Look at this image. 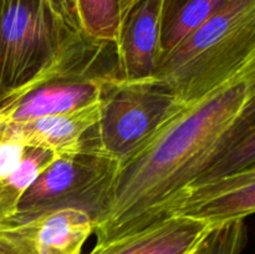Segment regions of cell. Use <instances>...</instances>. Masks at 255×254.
Listing matches in <instances>:
<instances>
[{"mask_svg": "<svg viewBox=\"0 0 255 254\" xmlns=\"http://www.w3.org/2000/svg\"><path fill=\"white\" fill-rule=\"evenodd\" d=\"M255 90V62L229 81L184 104L117 163L95 209L96 243L147 226L197 184L228 148Z\"/></svg>", "mask_w": 255, "mask_h": 254, "instance_id": "obj_1", "label": "cell"}, {"mask_svg": "<svg viewBox=\"0 0 255 254\" xmlns=\"http://www.w3.org/2000/svg\"><path fill=\"white\" fill-rule=\"evenodd\" d=\"M255 62V0L226 4L162 57L153 77L183 104L199 99Z\"/></svg>", "mask_w": 255, "mask_h": 254, "instance_id": "obj_2", "label": "cell"}, {"mask_svg": "<svg viewBox=\"0 0 255 254\" xmlns=\"http://www.w3.org/2000/svg\"><path fill=\"white\" fill-rule=\"evenodd\" d=\"M183 105L173 90L158 80L112 77L102 92L101 115L87 146L119 163Z\"/></svg>", "mask_w": 255, "mask_h": 254, "instance_id": "obj_3", "label": "cell"}, {"mask_svg": "<svg viewBox=\"0 0 255 254\" xmlns=\"http://www.w3.org/2000/svg\"><path fill=\"white\" fill-rule=\"evenodd\" d=\"M77 34L47 0H0V94L30 81Z\"/></svg>", "mask_w": 255, "mask_h": 254, "instance_id": "obj_4", "label": "cell"}, {"mask_svg": "<svg viewBox=\"0 0 255 254\" xmlns=\"http://www.w3.org/2000/svg\"><path fill=\"white\" fill-rule=\"evenodd\" d=\"M116 167L115 159L91 147L57 156L22 197L15 217L66 204H82L95 211Z\"/></svg>", "mask_w": 255, "mask_h": 254, "instance_id": "obj_5", "label": "cell"}, {"mask_svg": "<svg viewBox=\"0 0 255 254\" xmlns=\"http://www.w3.org/2000/svg\"><path fill=\"white\" fill-rule=\"evenodd\" d=\"M255 213V169L201 182L178 194L164 214H182L213 226Z\"/></svg>", "mask_w": 255, "mask_h": 254, "instance_id": "obj_6", "label": "cell"}, {"mask_svg": "<svg viewBox=\"0 0 255 254\" xmlns=\"http://www.w3.org/2000/svg\"><path fill=\"white\" fill-rule=\"evenodd\" d=\"M163 0H138L122 20L115 45L116 76L122 80L153 77L162 60Z\"/></svg>", "mask_w": 255, "mask_h": 254, "instance_id": "obj_7", "label": "cell"}, {"mask_svg": "<svg viewBox=\"0 0 255 254\" xmlns=\"http://www.w3.org/2000/svg\"><path fill=\"white\" fill-rule=\"evenodd\" d=\"M0 223L9 224L35 254H81L96 227L94 208L82 204L54 207Z\"/></svg>", "mask_w": 255, "mask_h": 254, "instance_id": "obj_8", "label": "cell"}, {"mask_svg": "<svg viewBox=\"0 0 255 254\" xmlns=\"http://www.w3.org/2000/svg\"><path fill=\"white\" fill-rule=\"evenodd\" d=\"M216 226L182 214H164L147 226L96 243L89 254H192Z\"/></svg>", "mask_w": 255, "mask_h": 254, "instance_id": "obj_9", "label": "cell"}, {"mask_svg": "<svg viewBox=\"0 0 255 254\" xmlns=\"http://www.w3.org/2000/svg\"><path fill=\"white\" fill-rule=\"evenodd\" d=\"M100 115L101 99L72 111L9 125L2 133L17 137L27 147L49 149L57 156L75 153L86 148L87 137L99 122Z\"/></svg>", "mask_w": 255, "mask_h": 254, "instance_id": "obj_10", "label": "cell"}, {"mask_svg": "<svg viewBox=\"0 0 255 254\" xmlns=\"http://www.w3.org/2000/svg\"><path fill=\"white\" fill-rule=\"evenodd\" d=\"M226 2L227 0H163L162 57L176 49Z\"/></svg>", "mask_w": 255, "mask_h": 254, "instance_id": "obj_11", "label": "cell"}, {"mask_svg": "<svg viewBox=\"0 0 255 254\" xmlns=\"http://www.w3.org/2000/svg\"><path fill=\"white\" fill-rule=\"evenodd\" d=\"M255 167V90L247 101L228 148L198 182L209 181ZM194 186V184H193Z\"/></svg>", "mask_w": 255, "mask_h": 254, "instance_id": "obj_12", "label": "cell"}, {"mask_svg": "<svg viewBox=\"0 0 255 254\" xmlns=\"http://www.w3.org/2000/svg\"><path fill=\"white\" fill-rule=\"evenodd\" d=\"M56 157L49 149L27 147L20 166L0 182V222L16 216L22 197Z\"/></svg>", "mask_w": 255, "mask_h": 254, "instance_id": "obj_13", "label": "cell"}, {"mask_svg": "<svg viewBox=\"0 0 255 254\" xmlns=\"http://www.w3.org/2000/svg\"><path fill=\"white\" fill-rule=\"evenodd\" d=\"M76 5L82 34L116 45L122 25L120 0H76Z\"/></svg>", "mask_w": 255, "mask_h": 254, "instance_id": "obj_14", "label": "cell"}, {"mask_svg": "<svg viewBox=\"0 0 255 254\" xmlns=\"http://www.w3.org/2000/svg\"><path fill=\"white\" fill-rule=\"evenodd\" d=\"M246 243V222L236 219L214 227L192 254H242Z\"/></svg>", "mask_w": 255, "mask_h": 254, "instance_id": "obj_15", "label": "cell"}, {"mask_svg": "<svg viewBox=\"0 0 255 254\" xmlns=\"http://www.w3.org/2000/svg\"><path fill=\"white\" fill-rule=\"evenodd\" d=\"M27 146L17 137L2 133L0 138V182L9 177L20 166Z\"/></svg>", "mask_w": 255, "mask_h": 254, "instance_id": "obj_16", "label": "cell"}, {"mask_svg": "<svg viewBox=\"0 0 255 254\" xmlns=\"http://www.w3.org/2000/svg\"><path fill=\"white\" fill-rule=\"evenodd\" d=\"M0 254H35L30 244L9 224L0 223Z\"/></svg>", "mask_w": 255, "mask_h": 254, "instance_id": "obj_17", "label": "cell"}, {"mask_svg": "<svg viewBox=\"0 0 255 254\" xmlns=\"http://www.w3.org/2000/svg\"><path fill=\"white\" fill-rule=\"evenodd\" d=\"M47 1L72 30L81 32L76 0H47Z\"/></svg>", "mask_w": 255, "mask_h": 254, "instance_id": "obj_18", "label": "cell"}, {"mask_svg": "<svg viewBox=\"0 0 255 254\" xmlns=\"http://www.w3.org/2000/svg\"><path fill=\"white\" fill-rule=\"evenodd\" d=\"M138 1V0H120V6H121V16H122V20H124V17L126 16L127 12L129 11V10L132 9V6H133L136 2Z\"/></svg>", "mask_w": 255, "mask_h": 254, "instance_id": "obj_19", "label": "cell"}, {"mask_svg": "<svg viewBox=\"0 0 255 254\" xmlns=\"http://www.w3.org/2000/svg\"><path fill=\"white\" fill-rule=\"evenodd\" d=\"M6 95L7 94H0V105H1L2 102H4V100H5V97H6ZM0 138H1V133H0Z\"/></svg>", "mask_w": 255, "mask_h": 254, "instance_id": "obj_20", "label": "cell"}, {"mask_svg": "<svg viewBox=\"0 0 255 254\" xmlns=\"http://www.w3.org/2000/svg\"><path fill=\"white\" fill-rule=\"evenodd\" d=\"M251 169H255V167H254V168H251Z\"/></svg>", "mask_w": 255, "mask_h": 254, "instance_id": "obj_21", "label": "cell"}]
</instances>
